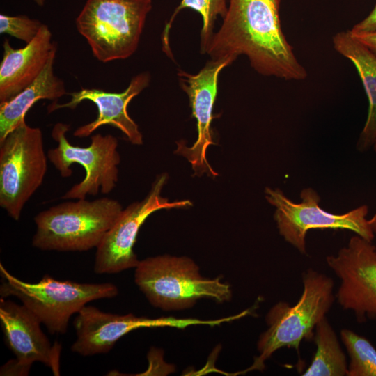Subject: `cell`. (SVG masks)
<instances>
[{
	"label": "cell",
	"instance_id": "obj_1",
	"mask_svg": "<svg viewBox=\"0 0 376 376\" xmlns=\"http://www.w3.org/2000/svg\"><path fill=\"white\" fill-rule=\"evenodd\" d=\"M280 4L281 0H229L220 29L201 52L212 59L233 62L245 55L262 75L305 79L307 71L283 32Z\"/></svg>",
	"mask_w": 376,
	"mask_h": 376
},
{
	"label": "cell",
	"instance_id": "obj_2",
	"mask_svg": "<svg viewBox=\"0 0 376 376\" xmlns=\"http://www.w3.org/2000/svg\"><path fill=\"white\" fill-rule=\"evenodd\" d=\"M302 281L303 291L295 305L281 301L267 313L268 328L257 343L259 355L242 373L263 370L265 361L276 350L288 347L299 352L304 339L313 338L316 324L326 316L336 299L334 282L331 277L311 268L303 274Z\"/></svg>",
	"mask_w": 376,
	"mask_h": 376
},
{
	"label": "cell",
	"instance_id": "obj_3",
	"mask_svg": "<svg viewBox=\"0 0 376 376\" xmlns=\"http://www.w3.org/2000/svg\"><path fill=\"white\" fill-rule=\"evenodd\" d=\"M122 211L118 201L107 197L56 205L35 216L32 245L42 251H57L97 248Z\"/></svg>",
	"mask_w": 376,
	"mask_h": 376
},
{
	"label": "cell",
	"instance_id": "obj_4",
	"mask_svg": "<svg viewBox=\"0 0 376 376\" xmlns=\"http://www.w3.org/2000/svg\"><path fill=\"white\" fill-rule=\"evenodd\" d=\"M134 281L153 306L166 311L190 308L203 298L219 303L232 298L228 283L220 277H203L198 266L185 256L163 255L139 260Z\"/></svg>",
	"mask_w": 376,
	"mask_h": 376
},
{
	"label": "cell",
	"instance_id": "obj_5",
	"mask_svg": "<svg viewBox=\"0 0 376 376\" xmlns=\"http://www.w3.org/2000/svg\"><path fill=\"white\" fill-rule=\"evenodd\" d=\"M1 298L19 299L51 334H64L71 316L88 302L113 298L118 290L111 283H81L59 281L46 274L38 283L19 280L0 264Z\"/></svg>",
	"mask_w": 376,
	"mask_h": 376
},
{
	"label": "cell",
	"instance_id": "obj_6",
	"mask_svg": "<svg viewBox=\"0 0 376 376\" xmlns=\"http://www.w3.org/2000/svg\"><path fill=\"white\" fill-rule=\"evenodd\" d=\"M151 8L152 0H87L76 27L98 61L125 59L136 50Z\"/></svg>",
	"mask_w": 376,
	"mask_h": 376
},
{
	"label": "cell",
	"instance_id": "obj_7",
	"mask_svg": "<svg viewBox=\"0 0 376 376\" xmlns=\"http://www.w3.org/2000/svg\"><path fill=\"white\" fill-rule=\"evenodd\" d=\"M42 132L24 120L0 140V206L18 221L47 169Z\"/></svg>",
	"mask_w": 376,
	"mask_h": 376
},
{
	"label": "cell",
	"instance_id": "obj_8",
	"mask_svg": "<svg viewBox=\"0 0 376 376\" xmlns=\"http://www.w3.org/2000/svg\"><path fill=\"white\" fill-rule=\"evenodd\" d=\"M68 125L56 123L52 136L58 146L47 152V158L63 178L71 176L72 164L82 166L86 172L84 179L74 185L63 196V199H84L87 196H96L99 191L110 193L118 180V165L120 156L118 152V139L111 135L95 134L91 136L87 147L72 145L66 138Z\"/></svg>",
	"mask_w": 376,
	"mask_h": 376
},
{
	"label": "cell",
	"instance_id": "obj_9",
	"mask_svg": "<svg viewBox=\"0 0 376 376\" xmlns=\"http://www.w3.org/2000/svg\"><path fill=\"white\" fill-rule=\"evenodd\" d=\"M265 194L267 201L276 208L274 218L279 234L304 255L307 253L306 236L311 229L348 230L370 242L375 237L366 219V205L336 214L320 207V198L311 187L301 190V201L298 203L279 188L266 187Z\"/></svg>",
	"mask_w": 376,
	"mask_h": 376
},
{
	"label": "cell",
	"instance_id": "obj_10",
	"mask_svg": "<svg viewBox=\"0 0 376 376\" xmlns=\"http://www.w3.org/2000/svg\"><path fill=\"white\" fill-rule=\"evenodd\" d=\"M167 176L162 174L152 184L148 195L123 210L115 224L96 248L94 271L96 274H116L136 267L139 263L134 252L139 230L146 219L162 209L187 207L188 200L170 202L161 196Z\"/></svg>",
	"mask_w": 376,
	"mask_h": 376
},
{
	"label": "cell",
	"instance_id": "obj_11",
	"mask_svg": "<svg viewBox=\"0 0 376 376\" xmlns=\"http://www.w3.org/2000/svg\"><path fill=\"white\" fill-rule=\"evenodd\" d=\"M340 280L336 299L359 323L376 320V246L355 235L336 255L326 257Z\"/></svg>",
	"mask_w": 376,
	"mask_h": 376
},
{
	"label": "cell",
	"instance_id": "obj_12",
	"mask_svg": "<svg viewBox=\"0 0 376 376\" xmlns=\"http://www.w3.org/2000/svg\"><path fill=\"white\" fill-rule=\"evenodd\" d=\"M216 324V320L171 316L148 318L137 317L132 313L118 315L86 305L73 321L77 338L71 350L84 357L107 353L123 336L141 328L173 327L183 329L194 325L214 327Z\"/></svg>",
	"mask_w": 376,
	"mask_h": 376
},
{
	"label": "cell",
	"instance_id": "obj_13",
	"mask_svg": "<svg viewBox=\"0 0 376 376\" xmlns=\"http://www.w3.org/2000/svg\"><path fill=\"white\" fill-rule=\"evenodd\" d=\"M232 63L229 59H212L196 75L182 70L178 73L181 88L189 97L192 116L197 122L198 136L191 147H187L182 141L177 143L175 152L187 159L197 175L204 173L212 177L217 175L207 162L206 151L214 143L211 122L219 75Z\"/></svg>",
	"mask_w": 376,
	"mask_h": 376
},
{
	"label": "cell",
	"instance_id": "obj_14",
	"mask_svg": "<svg viewBox=\"0 0 376 376\" xmlns=\"http://www.w3.org/2000/svg\"><path fill=\"white\" fill-rule=\"evenodd\" d=\"M150 80V74L143 72L134 76L127 88L120 93L107 92L97 88H82L69 93L71 96L69 102L65 104L55 102L48 106L47 110L51 113L62 108L74 109L81 102L89 100L96 105L97 116L93 121L79 127L73 133L75 136L87 137L100 127L110 125L119 129L131 143L141 145L143 136L136 123L129 116L127 105L148 86Z\"/></svg>",
	"mask_w": 376,
	"mask_h": 376
},
{
	"label": "cell",
	"instance_id": "obj_15",
	"mask_svg": "<svg viewBox=\"0 0 376 376\" xmlns=\"http://www.w3.org/2000/svg\"><path fill=\"white\" fill-rule=\"evenodd\" d=\"M0 322L9 349L21 363L41 362L59 375L61 346H52L40 320L23 304L0 299Z\"/></svg>",
	"mask_w": 376,
	"mask_h": 376
},
{
	"label": "cell",
	"instance_id": "obj_16",
	"mask_svg": "<svg viewBox=\"0 0 376 376\" xmlns=\"http://www.w3.org/2000/svg\"><path fill=\"white\" fill-rule=\"evenodd\" d=\"M52 33L42 24L35 38L24 47L13 48L8 39L3 42L0 63V104L10 101L31 84L56 53Z\"/></svg>",
	"mask_w": 376,
	"mask_h": 376
},
{
	"label": "cell",
	"instance_id": "obj_17",
	"mask_svg": "<svg viewBox=\"0 0 376 376\" xmlns=\"http://www.w3.org/2000/svg\"><path fill=\"white\" fill-rule=\"evenodd\" d=\"M334 48L352 62L368 100V115L357 148L365 152L376 141V56L359 41L350 31H342L332 38Z\"/></svg>",
	"mask_w": 376,
	"mask_h": 376
},
{
	"label": "cell",
	"instance_id": "obj_18",
	"mask_svg": "<svg viewBox=\"0 0 376 376\" xmlns=\"http://www.w3.org/2000/svg\"><path fill=\"white\" fill-rule=\"evenodd\" d=\"M52 56L37 79L8 102L0 104V140L25 120L27 111L40 100H57L65 95L64 81L55 75Z\"/></svg>",
	"mask_w": 376,
	"mask_h": 376
},
{
	"label": "cell",
	"instance_id": "obj_19",
	"mask_svg": "<svg viewBox=\"0 0 376 376\" xmlns=\"http://www.w3.org/2000/svg\"><path fill=\"white\" fill-rule=\"evenodd\" d=\"M313 340L316 351L311 365L302 375H347L348 363L345 354L326 316L316 324Z\"/></svg>",
	"mask_w": 376,
	"mask_h": 376
},
{
	"label": "cell",
	"instance_id": "obj_20",
	"mask_svg": "<svg viewBox=\"0 0 376 376\" xmlns=\"http://www.w3.org/2000/svg\"><path fill=\"white\" fill-rule=\"evenodd\" d=\"M340 338L350 357L347 376H376V349L366 338L343 329Z\"/></svg>",
	"mask_w": 376,
	"mask_h": 376
},
{
	"label": "cell",
	"instance_id": "obj_21",
	"mask_svg": "<svg viewBox=\"0 0 376 376\" xmlns=\"http://www.w3.org/2000/svg\"><path fill=\"white\" fill-rule=\"evenodd\" d=\"M184 8H191L198 12L202 17L203 26L201 33V47L203 49L211 38L213 33L214 23L218 16L222 18L226 14L228 7L226 0H182L176 8L169 22L164 31L162 40L164 51L169 54V33L174 17L180 10Z\"/></svg>",
	"mask_w": 376,
	"mask_h": 376
},
{
	"label": "cell",
	"instance_id": "obj_22",
	"mask_svg": "<svg viewBox=\"0 0 376 376\" xmlns=\"http://www.w3.org/2000/svg\"><path fill=\"white\" fill-rule=\"evenodd\" d=\"M42 24L39 20L31 19L26 15H0V33H7L26 44L35 38Z\"/></svg>",
	"mask_w": 376,
	"mask_h": 376
},
{
	"label": "cell",
	"instance_id": "obj_23",
	"mask_svg": "<svg viewBox=\"0 0 376 376\" xmlns=\"http://www.w3.org/2000/svg\"><path fill=\"white\" fill-rule=\"evenodd\" d=\"M350 31L354 34L376 31V5L369 15L356 24Z\"/></svg>",
	"mask_w": 376,
	"mask_h": 376
},
{
	"label": "cell",
	"instance_id": "obj_24",
	"mask_svg": "<svg viewBox=\"0 0 376 376\" xmlns=\"http://www.w3.org/2000/svg\"><path fill=\"white\" fill-rule=\"evenodd\" d=\"M31 367L19 363L16 359L6 363L1 368V375H26Z\"/></svg>",
	"mask_w": 376,
	"mask_h": 376
},
{
	"label": "cell",
	"instance_id": "obj_25",
	"mask_svg": "<svg viewBox=\"0 0 376 376\" xmlns=\"http://www.w3.org/2000/svg\"><path fill=\"white\" fill-rule=\"evenodd\" d=\"M352 35L376 56V31Z\"/></svg>",
	"mask_w": 376,
	"mask_h": 376
},
{
	"label": "cell",
	"instance_id": "obj_26",
	"mask_svg": "<svg viewBox=\"0 0 376 376\" xmlns=\"http://www.w3.org/2000/svg\"><path fill=\"white\" fill-rule=\"evenodd\" d=\"M368 223L370 226V228L376 237V213L368 219Z\"/></svg>",
	"mask_w": 376,
	"mask_h": 376
},
{
	"label": "cell",
	"instance_id": "obj_27",
	"mask_svg": "<svg viewBox=\"0 0 376 376\" xmlns=\"http://www.w3.org/2000/svg\"><path fill=\"white\" fill-rule=\"evenodd\" d=\"M34 1L40 6H42L45 3V0H34Z\"/></svg>",
	"mask_w": 376,
	"mask_h": 376
},
{
	"label": "cell",
	"instance_id": "obj_28",
	"mask_svg": "<svg viewBox=\"0 0 376 376\" xmlns=\"http://www.w3.org/2000/svg\"><path fill=\"white\" fill-rule=\"evenodd\" d=\"M373 147V149H374L375 152H376V141L375 142Z\"/></svg>",
	"mask_w": 376,
	"mask_h": 376
}]
</instances>
